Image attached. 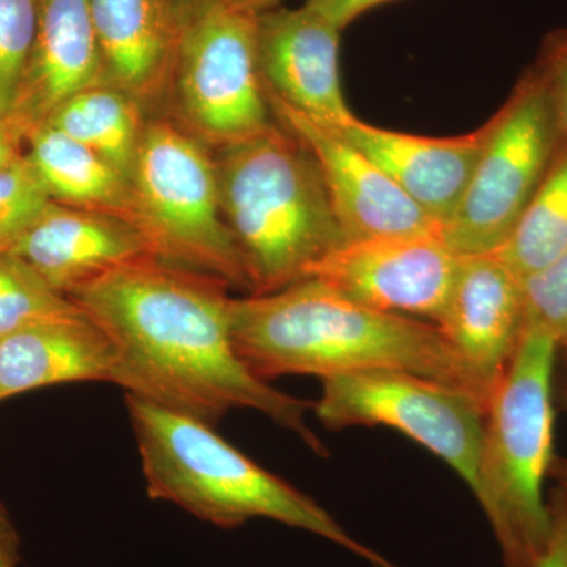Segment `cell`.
<instances>
[{
	"instance_id": "6da1fadb",
	"label": "cell",
	"mask_w": 567,
	"mask_h": 567,
	"mask_svg": "<svg viewBox=\"0 0 567 567\" xmlns=\"http://www.w3.org/2000/svg\"><path fill=\"white\" fill-rule=\"evenodd\" d=\"M226 282L151 259L123 265L69 295L117 350L112 383L181 415L215 424L254 410L327 454L306 423L311 402L276 390L249 371L230 331Z\"/></svg>"
},
{
	"instance_id": "7a4b0ae2",
	"label": "cell",
	"mask_w": 567,
	"mask_h": 567,
	"mask_svg": "<svg viewBox=\"0 0 567 567\" xmlns=\"http://www.w3.org/2000/svg\"><path fill=\"white\" fill-rule=\"evenodd\" d=\"M238 357L259 379L404 371L488 401L436 324L377 311L317 278L230 300Z\"/></svg>"
},
{
	"instance_id": "3957f363",
	"label": "cell",
	"mask_w": 567,
	"mask_h": 567,
	"mask_svg": "<svg viewBox=\"0 0 567 567\" xmlns=\"http://www.w3.org/2000/svg\"><path fill=\"white\" fill-rule=\"evenodd\" d=\"M147 495L223 529L268 518L346 548L372 567L394 565L324 507L230 445L212 424L125 393Z\"/></svg>"
},
{
	"instance_id": "277c9868",
	"label": "cell",
	"mask_w": 567,
	"mask_h": 567,
	"mask_svg": "<svg viewBox=\"0 0 567 567\" xmlns=\"http://www.w3.org/2000/svg\"><path fill=\"white\" fill-rule=\"evenodd\" d=\"M215 159L224 218L235 238L251 295L308 278L347 235L315 156L281 125L218 148Z\"/></svg>"
},
{
	"instance_id": "5b68a950",
	"label": "cell",
	"mask_w": 567,
	"mask_h": 567,
	"mask_svg": "<svg viewBox=\"0 0 567 567\" xmlns=\"http://www.w3.org/2000/svg\"><path fill=\"white\" fill-rule=\"evenodd\" d=\"M559 347L527 324L488 401L473 495L506 567H536L550 537L544 483L554 462L555 369Z\"/></svg>"
},
{
	"instance_id": "8992f818",
	"label": "cell",
	"mask_w": 567,
	"mask_h": 567,
	"mask_svg": "<svg viewBox=\"0 0 567 567\" xmlns=\"http://www.w3.org/2000/svg\"><path fill=\"white\" fill-rule=\"evenodd\" d=\"M132 221L156 259L251 292L224 218L216 164L203 142L173 122L145 123L132 174Z\"/></svg>"
},
{
	"instance_id": "52a82bcc",
	"label": "cell",
	"mask_w": 567,
	"mask_h": 567,
	"mask_svg": "<svg viewBox=\"0 0 567 567\" xmlns=\"http://www.w3.org/2000/svg\"><path fill=\"white\" fill-rule=\"evenodd\" d=\"M486 126L468 186L440 234L458 256L496 252L506 244L565 137L536 65Z\"/></svg>"
},
{
	"instance_id": "ba28073f",
	"label": "cell",
	"mask_w": 567,
	"mask_h": 567,
	"mask_svg": "<svg viewBox=\"0 0 567 567\" xmlns=\"http://www.w3.org/2000/svg\"><path fill=\"white\" fill-rule=\"evenodd\" d=\"M169 80L186 132L226 147L275 125L257 48V14L200 0L183 14Z\"/></svg>"
},
{
	"instance_id": "9c48e42d",
	"label": "cell",
	"mask_w": 567,
	"mask_h": 567,
	"mask_svg": "<svg viewBox=\"0 0 567 567\" xmlns=\"http://www.w3.org/2000/svg\"><path fill=\"white\" fill-rule=\"evenodd\" d=\"M331 431L388 427L442 458L473 491L487 404L464 388L404 371L328 377L312 404Z\"/></svg>"
},
{
	"instance_id": "30bf717a",
	"label": "cell",
	"mask_w": 567,
	"mask_h": 567,
	"mask_svg": "<svg viewBox=\"0 0 567 567\" xmlns=\"http://www.w3.org/2000/svg\"><path fill=\"white\" fill-rule=\"evenodd\" d=\"M461 257L439 235L364 238L336 248L308 278L377 311L435 324L445 311Z\"/></svg>"
},
{
	"instance_id": "8fae6325",
	"label": "cell",
	"mask_w": 567,
	"mask_h": 567,
	"mask_svg": "<svg viewBox=\"0 0 567 567\" xmlns=\"http://www.w3.org/2000/svg\"><path fill=\"white\" fill-rule=\"evenodd\" d=\"M267 100L279 125L303 142L315 156L347 240L440 237L439 223L341 134L305 117L270 93Z\"/></svg>"
},
{
	"instance_id": "7c38bea8",
	"label": "cell",
	"mask_w": 567,
	"mask_h": 567,
	"mask_svg": "<svg viewBox=\"0 0 567 567\" xmlns=\"http://www.w3.org/2000/svg\"><path fill=\"white\" fill-rule=\"evenodd\" d=\"M435 324L491 401L527 328L524 279L495 252L462 256Z\"/></svg>"
},
{
	"instance_id": "4fadbf2b",
	"label": "cell",
	"mask_w": 567,
	"mask_h": 567,
	"mask_svg": "<svg viewBox=\"0 0 567 567\" xmlns=\"http://www.w3.org/2000/svg\"><path fill=\"white\" fill-rule=\"evenodd\" d=\"M341 32L306 6L257 14L265 91L330 130L344 128L354 118L339 73Z\"/></svg>"
},
{
	"instance_id": "5bb4252c",
	"label": "cell",
	"mask_w": 567,
	"mask_h": 567,
	"mask_svg": "<svg viewBox=\"0 0 567 567\" xmlns=\"http://www.w3.org/2000/svg\"><path fill=\"white\" fill-rule=\"evenodd\" d=\"M7 251L65 297L123 265L155 257L130 219L58 203L48 205Z\"/></svg>"
},
{
	"instance_id": "9a60e30c",
	"label": "cell",
	"mask_w": 567,
	"mask_h": 567,
	"mask_svg": "<svg viewBox=\"0 0 567 567\" xmlns=\"http://www.w3.org/2000/svg\"><path fill=\"white\" fill-rule=\"evenodd\" d=\"M104 84L91 0H39L35 43L9 130L18 141L74 93Z\"/></svg>"
},
{
	"instance_id": "2e32d148",
	"label": "cell",
	"mask_w": 567,
	"mask_h": 567,
	"mask_svg": "<svg viewBox=\"0 0 567 567\" xmlns=\"http://www.w3.org/2000/svg\"><path fill=\"white\" fill-rule=\"evenodd\" d=\"M377 164L440 227L450 221L464 196L487 126L456 137H424L391 132L358 121L333 130Z\"/></svg>"
},
{
	"instance_id": "e0dca14e",
	"label": "cell",
	"mask_w": 567,
	"mask_h": 567,
	"mask_svg": "<svg viewBox=\"0 0 567 567\" xmlns=\"http://www.w3.org/2000/svg\"><path fill=\"white\" fill-rule=\"evenodd\" d=\"M117 350L103 328L78 311L0 336V402L71 382H111Z\"/></svg>"
},
{
	"instance_id": "ac0fdd59",
	"label": "cell",
	"mask_w": 567,
	"mask_h": 567,
	"mask_svg": "<svg viewBox=\"0 0 567 567\" xmlns=\"http://www.w3.org/2000/svg\"><path fill=\"white\" fill-rule=\"evenodd\" d=\"M104 84L142 104L173 71L181 14L173 0H91Z\"/></svg>"
},
{
	"instance_id": "d6986e66",
	"label": "cell",
	"mask_w": 567,
	"mask_h": 567,
	"mask_svg": "<svg viewBox=\"0 0 567 567\" xmlns=\"http://www.w3.org/2000/svg\"><path fill=\"white\" fill-rule=\"evenodd\" d=\"M22 141L28 142L24 155L54 203L132 221V182L102 156L47 123Z\"/></svg>"
},
{
	"instance_id": "ffe728a7",
	"label": "cell",
	"mask_w": 567,
	"mask_h": 567,
	"mask_svg": "<svg viewBox=\"0 0 567 567\" xmlns=\"http://www.w3.org/2000/svg\"><path fill=\"white\" fill-rule=\"evenodd\" d=\"M44 123L91 148L132 182L145 126L141 104L132 96L112 85H93L70 96Z\"/></svg>"
},
{
	"instance_id": "44dd1931",
	"label": "cell",
	"mask_w": 567,
	"mask_h": 567,
	"mask_svg": "<svg viewBox=\"0 0 567 567\" xmlns=\"http://www.w3.org/2000/svg\"><path fill=\"white\" fill-rule=\"evenodd\" d=\"M567 248V136L516 229L496 251L520 279L546 268Z\"/></svg>"
},
{
	"instance_id": "7402d4cb",
	"label": "cell",
	"mask_w": 567,
	"mask_h": 567,
	"mask_svg": "<svg viewBox=\"0 0 567 567\" xmlns=\"http://www.w3.org/2000/svg\"><path fill=\"white\" fill-rule=\"evenodd\" d=\"M78 311L69 297L52 289L24 260L0 252V336Z\"/></svg>"
},
{
	"instance_id": "603a6c76",
	"label": "cell",
	"mask_w": 567,
	"mask_h": 567,
	"mask_svg": "<svg viewBox=\"0 0 567 567\" xmlns=\"http://www.w3.org/2000/svg\"><path fill=\"white\" fill-rule=\"evenodd\" d=\"M39 0H0V123L9 128L35 43Z\"/></svg>"
},
{
	"instance_id": "cb8c5ba5",
	"label": "cell",
	"mask_w": 567,
	"mask_h": 567,
	"mask_svg": "<svg viewBox=\"0 0 567 567\" xmlns=\"http://www.w3.org/2000/svg\"><path fill=\"white\" fill-rule=\"evenodd\" d=\"M51 203L54 200L24 153L0 169V252L7 251Z\"/></svg>"
},
{
	"instance_id": "d4e9b609",
	"label": "cell",
	"mask_w": 567,
	"mask_h": 567,
	"mask_svg": "<svg viewBox=\"0 0 567 567\" xmlns=\"http://www.w3.org/2000/svg\"><path fill=\"white\" fill-rule=\"evenodd\" d=\"M527 324L547 331L567 347V248L554 262L524 281Z\"/></svg>"
},
{
	"instance_id": "484cf974",
	"label": "cell",
	"mask_w": 567,
	"mask_h": 567,
	"mask_svg": "<svg viewBox=\"0 0 567 567\" xmlns=\"http://www.w3.org/2000/svg\"><path fill=\"white\" fill-rule=\"evenodd\" d=\"M535 65L547 82L559 125L567 136V28L548 33Z\"/></svg>"
},
{
	"instance_id": "4316f807",
	"label": "cell",
	"mask_w": 567,
	"mask_h": 567,
	"mask_svg": "<svg viewBox=\"0 0 567 567\" xmlns=\"http://www.w3.org/2000/svg\"><path fill=\"white\" fill-rule=\"evenodd\" d=\"M550 537L536 567H567V494L557 487L548 498Z\"/></svg>"
},
{
	"instance_id": "83f0119b",
	"label": "cell",
	"mask_w": 567,
	"mask_h": 567,
	"mask_svg": "<svg viewBox=\"0 0 567 567\" xmlns=\"http://www.w3.org/2000/svg\"><path fill=\"white\" fill-rule=\"evenodd\" d=\"M388 2H394V0H306L305 6L344 31L347 25L357 21L361 14L368 13L375 7L385 6Z\"/></svg>"
},
{
	"instance_id": "f1b7e54d",
	"label": "cell",
	"mask_w": 567,
	"mask_h": 567,
	"mask_svg": "<svg viewBox=\"0 0 567 567\" xmlns=\"http://www.w3.org/2000/svg\"><path fill=\"white\" fill-rule=\"evenodd\" d=\"M21 561V537L9 511L0 502V567H18Z\"/></svg>"
},
{
	"instance_id": "f546056e",
	"label": "cell",
	"mask_w": 567,
	"mask_h": 567,
	"mask_svg": "<svg viewBox=\"0 0 567 567\" xmlns=\"http://www.w3.org/2000/svg\"><path fill=\"white\" fill-rule=\"evenodd\" d=\"M20 141L11 134L6 125L0 123V169L9 166L14 159L20 158Z\"/></svg>"
},
{
	"instance_id": "4dcf8cb0",
	"label": "cell",
	"mask_w": 567,
	"mask_h": 567,
	"mask_svg": "<svg viewBox=\"0 0 567 567\" xmlns=\"http://www.w3.org/2000/svg\"><path fill=\"white\" fill-rule=\"evenodd\" d=\"M555 401L567 412V347L558 350L555 369Z\"/></svg>"
},
{
	"instance_id": "1f68e13d",
	"label": "cell",
	"mask_w": 567,
	"mask_h": 567,
	"mask_svg": "<svg viewBox=\"0 0 567 567\" xmlns=\"http://www.w3.org/2000/svg\"><path fill=\"white\" fill-rule=\"evenodd\" d=\"M230 9L246 11V13L260 14L264 11L276 9L281 0H218Z\"/></svg>"
},
{
	"instance_id": "d6a6232c",
	"label": "cell",
	"mask_w": 567,
	"mask_h": 567,
	"mask_svg": "<svg viewBox=\"0 0 567 567\" xmlns=\"http://www.w3.org/2000/svg\"><path fill=\"white\" fill-rule=\"evenodd\" d=\"M548 477H554L557 487L567 494V457L555 456Z\"/></svg>"
},
{
	"instance_id": "836d02e7",
	"label": "cell",
	"mask_w": 567,
	"mask_h": 567,
	"mask_svg": "<svg viewBox=\"0 0 567 567\" xmlns=\"http://www.w3.org/2000/svg\"><path fill=\"white\" fill-rule=\"evenodd\" d=\"M199 2L200 0H173L175 10H177V13L181 14V20L183 14L188 13V11Z\"/></svg>"
}]
</instances>
